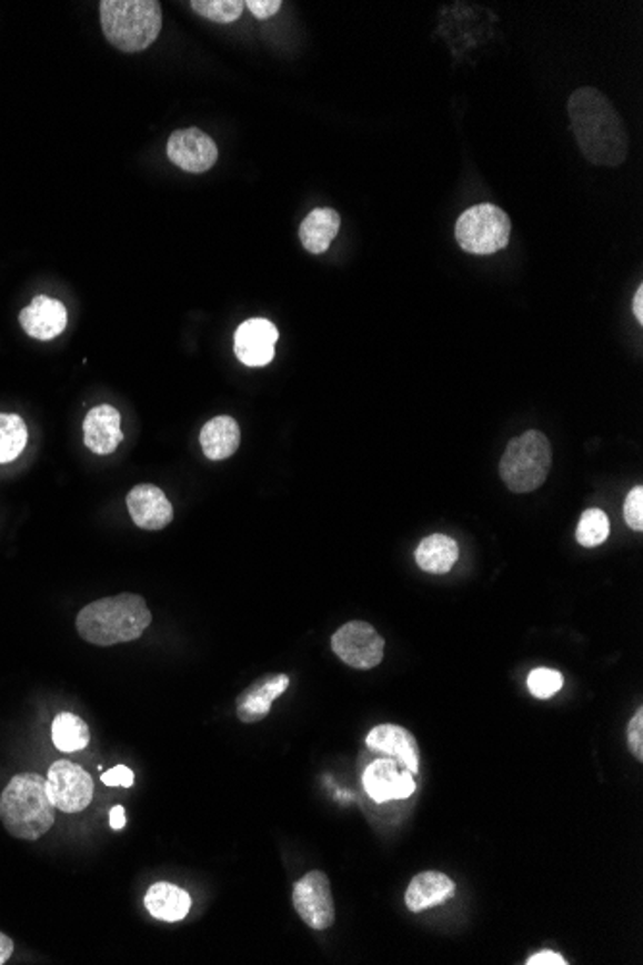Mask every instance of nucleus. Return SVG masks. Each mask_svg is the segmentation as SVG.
Here are the masks:
<instances>
[{"instance_id": "obj_29", "label": "nucleus", "mask_w": 643, "mask_h": 965, "mask_svg": "<svg viewBox=\"0 0 643 965\" xmlns=\"http://www.w3.org/2000/svg\"><path fill=\"white\" fill-rule=\"evenodd\" d=\"M629 747L636 760H643V710L640 707L636 715L629 723Z\"/></svg>"}, {"instance_id": "obj_9", "label": "nucleus", "mask_w": 643, "mask_h": 965, "mask_svg": "<svg viewBox=\"0 0 643 965\" xmlns=\"http://www.w3.org/2000/svg\"><path fill=\"white\" fill-rule=\"evenodd\" d=\"M293 906L311 929L324 931L335 922L332 886L324 872L307 873L293 888Z\"/></svg>"}, {"instance_id": "obj_26", "label": "nucleus", "mask_w": 643, "mask_h": 965, "mask_svg": "<svg viewBox=\"0 0 643 965\" xmlns=\"http://www.w3.org/2000/svg\"><path fill=\"white\" fill-rule=\"evenodd\" d=\"M189 7L210 22L232 23L239 20V16L243 14L245 2H241V0H191Z\"/></svg>"}, {"instance_id": "obj_25", "label": "nucleus", "mask_w": 643, "mask_h": 965, "mask_svg": "<svg viewBox=\"0 0 643 965\" xmlns=\"http://www.w3.org/2000/svg\"><path fill=\"white\" fill-rule=\"evenodd\" d=\"M609 532H611L609 516L601 509H587L580 519L576 542L582 547H597L607 540Z\"/></svg>"}, {"instance_id": "obj_16", "label": "nucleus", "mask_w": 643, "mask_h": 965, "mask_svg": "<svg viewBox=\"0 0 643 965\" xmlns=\"http://www.w3.org/2000/svg\"><path fill=\"white\" fill-rule=\"evenodd\" d=\"M20 324L26 330V334L33 340L51 342L64 332L66 324H68V312H66L64 303L59 299L37 295L31 301V305L26 306L20 312Z\"/></svg>"}, {"instance_id": "obj_23", "label": "nucleus", "mask_w": 643, "mask_h": 965, "mask_svg": "<svg viewBox=\"0 0 643 965\" xmlns=\"http://www.w3.org/2000/svg\"><path fill=\"white\" fill-rule=\"evenodd\" d=\"M91 731L83 718L73 713H60L52 721V742L60 752L73 754L89 746Z\"/></svg>"}, {"instance_id": "obj_21", "label": "nucleus", "mask_w": 643, "mask_h": 965, "mask_svg": "<svg viewBox=\"0 0 643 965\" xmlns=\"http://www.w3.org/2000/svg\"><path fill=\"white\" fill-rule=\"evenodd\" d=\"M341 219L333 209H317L301 222L299 240L312 254H322L330 249L340 233Z\"/></svg>"}, {"instance_id": "obj_33", "label": "nucleus", "mask_w": 643, "mask_h": 965, "mask_svg": "<svg viewBox=\"0 0 643 965\" xmlns=\"http://www.w3.org/2000/svg\"><path fill=\"white\" fill-rule=\"evenodd\" d=\"M12 952H14L12 938L4 935V933H0V965L7 964L10 956H12Z\"/></svg>"}, {"instance_id": "obj_19", "label": "nucleus", "mask_w": 643, "mask_h": 965, "mask_svg": "<svg viewBox=\"0 0 643 965\" xmlns=\"http://www.w3.org/2000/svg\"><path fill=\"white\" fill-rule=\"evenodd\" d=\"M147 912L160 922L178 923L185 919L191 909L188 891L172 883H154L145 894Z\"/></svg>"}, {"instance_id": "obj_28", "label": "nucleus", "mask_w": 643, "mask_h": 965, "mask_svg": "<svg viewBox=\"0 0 643 965\" xmlns=\"http://www.w3.org/2000/svg\"><path fill=\"white\" fill-rule=\"evenodd\" d=\"M624 521L630 529L642 532L643 530V487L636 486L630 492L624 501Z\"/></svg>"}, {"instance_id": "obj_8", "label": "nucleus", "mask_w": 643, "mask_h": 965, "mask_svg": "<svg viewBox=\"0 0 643 965\" xmlns=\"http://www.w3.org/2000/svg\"><path fill=\"white\" fill-rule=\"evenodd\" d=\"M47 792L60 812L80 813L93 802V777L78 763L60 760L49 770Z\"/></svg>"}, {"instance_id": "obj_17", "label": "nucleus", "mask_w": 643, "mask_h": 965, "mask_svg": "<svg viewBox=\"0 0 643 965\" xmlns=\"http://www.w3.org/2000/svg\"><path fill=\"white\" fill-rule=\"evenodd\" d=\"M83 442L94 455H110L123 442L122 414L117 406L99 405L83 421Z\"/></svg>"}, {"instance_id": "obj_12", "label": "nucleus", "mask_w": 643, "mask_h": 965, "mask_svg": "<svg viewBox=\"0 0 643 965\" xmlns=\"http://www.w3.org/2000/svg\"><path fill=\"white\" fill-rule=\"evenodd\" d=\"M278 328L267 319H251L235 330L233 351L245 366H267L274 361Z\"/></svg>"}, {"instance_id": "obj_11", "label": "nucleus", "mask_w": 643, "mask_h": 965, "mask_svg": "<svg viewBox=\"0 0 643 965\" xmlns=\"http://www.w3.org/2000/svg\"><path fill=\"white\" fill-rule=\"evenodd\" d=\"M362 784L366 794L376 804L411 798L416 791L411 771L401 770V765L390 757H380L376 762L370 763L362 775Z\"/></svg>"}, {"instance_id": "obj_2", "label": "nucleus", "mask_w": 643, "mask_h": 965, "mask_svg": "<svg viewBox=\"0 0 643 965\" xmlns=\"http://www.w3.org/2000/svg\"><path fill=\"white\" fill-rule=\"evenodd\" d=\"M152 613L138 594H120L89 603L78 613L76 629L93 646L109 647L141 639Z\"/></svg>"}, {"instance_id": "obj_31", "label": "nucleus", "mask_w": 643, "mask_h": 965, "mask_svg": "<svg viewBox=\"0 0 643 965\" xmlns=\"http://www.w3.org/2000/svg\"><path fill=\"white\" fill-rule=\"evenodd\" d=\"M245 7L251 10V14L254 18L268 20V18L278 14L283 4L280 0H249V2H245Z\"/></svg>"}, {"instance_id": "obj_13", "label": "nucleus", "mask_w": 643, "mask_h": 965, "mask_svg": "<svg viewBox=\"0 0 643 965\" xmlns=\"http://www.w3.org/2000/svg\"><path fill=\"white\" fill-rule=\"evenodd\" d=\"M366 746L370 752H378L383 757L395 760L403 770L411 771L412 775H419V742L405 726H374L366 736Z\"/></svg>"}, {"instance_id": "obj_18", "label": "nucleus", "mask_w": 643, "mask_h": 965, "mask_svg": "<svg viewBox=\"0 0 643 965\" xmlns=\"http://www.w3.org/2000/svg\"><path fill=\"white\" fill-rule=\"evenodd\" d=\"M453 894H455V883L445 873H419L406 888V907L414 914H420L430 907L445 904L449 898H453Z\"/></svg>"}, {"instance_id": "obj_27", "label": "nucleus", "mask_w": 643, "mask_h": 965, "mask_svg": "<svg viewBox=\"0 0 643 965\" xmlns=\"http://www.w3.org/2000/svg\"><path fill=\"white\" fill-rule=\"evenodd\" d=\"M561 688H563V675L559 671H555V669H534L528 675V690L537 700H547V697L555 696L556 692Z\"/></svg>"}, {"instance_id": "obj_6", "label": "nucleus", "mask_w": 643, "mask_h": 965, "mask_svg": "<svg viewBox=\"0 0 643 965\" xmlns=\"http://www.w3.org/2000/svg\"><path fill=\"white\" fill-rule=\"evenodd\" d=\"M513 224L503 209L482 203L464 211L455 225L456 243L470 254H493L511 241Z\"/></svg>"}, {"instance_id": "obj_30", "label": "nucleus", "mask_w": 643, "mask_h": 965, "mask_svg": "<svg viewBox=\"0 0 643 965\" xmlns=\"http://www.w3.org/2000/svg\"><path fill=\"white\" fill-rule=\"evenodd\" d=\"M101 778L107 786H123V788H130L135 783L133 771L125 765H117L114 770L107 771Z\"/></svg>"}, {"instance_id": "obj_35", "label": "nucleus", "mask_w": 643, "mask_h": 965, "mask_svg": "<svg viewBox=\"0 0 643 965\" xmlns=\"http://www.w3.org/2000/svg\"><path fill=\"white\" fill-rule=\"evenodd\" d=\"M632 312H634L637 322L643 324V285L637 288L636 295L632 299Z\"/></svg>"}, {"instance_id": "obj_32", "label": "nucleus", "mask_w": 643, "mask_h": 965, "mask_svg": "<svg viewBox=\"0 0 643 965\" xmlns=\"http://www.w3.org/2000/svg\"><path fill=\"white\" fill-rule=\"evenodd\" d=\"M528 965H566L569 962L553 951L537 952L534 956H530Z\"/></svg>"}, {"instance_id": "obj_10", "label": "nucleus", "mask_w": 643, "mask_h": 965, "mask_svg": "<svg viewBox=\"0 0 643 965\" xmlns=\"http://www.w3.org/2000/svg\"><path fill=\"white\" fill-rule=\"evenodd\" d=\"M168 159L175 167L185 170L189 174H203L217 164L218 147L209 133L188 128L178 130L170 135L167 145Z\"/></svg>"}, {"instance_id": "obj_1", "label": "nucleus", "mask_w": 643, "mask_h": 965, "mask_svg": "<svg viewBox=\"0 0 643 965\" xmlns=\"http://www.w3.org/2000/svg\"><path fill=\"white\" fill-rule=\"evenodd\" d=\"M566 109L584 159L595 167H621L629 157V130L607 94L595 88L576 89Z\"/></svg>"}, {"instance_id": "obj_4", "label": "nucleus", "mask_w": 643, "mask_h": 965, "mask_svg": "<svg viewBox=\"0 0 643 965\" xmlns=\"http://www.w3.org/2000/svg\"><path fill=\"white\" fill-rule=\"evenodd\" d=\"M102 33L118 51L149 49L162 30V8L157 0H102Z\"/></svg>"}, {"instance_id": "obj_22", "label": "nucleus", "mask_w": 643, "mask_h": 965, "mask_svg": "<svg viewBox=\"0 0 643 965\" xmlns=\"http://www.w3.org/2000/svg\"><path fill=\"white\" fill-rule=\"evenodd\" d=\"M414 560L426 573L445 574L459 560V545L453 537L445 534H432L420 542L414 552Z\"/></svg>"}, {"instance_id": "obj_14", "label": "nucleus", "mask_w": 643, "mask_h": 965, "mask_svg": "<svg viewBox=\"0 0 643 965\" xmlns=\"http://www.w3.org/2000/svg\"><path fill=\"white\" fill-rule=\"evenodd\" d=\"M125 505L130 511L131 521L141 530H162L174 521V507L167 494L152 484H139L133 487Z\"/></svg>"}, {"instance_id": "obj_15", "label": "nucleus", "mask_w": 643, "mask_h": 965, "mask_svg": "<svg viewBox=\"0 0 643 965\" xmlns=\"http://www.w3.org/2000/svg\"><path fill=\"white\" fill-rule=\"evenodd\" d=\"M290 676L278 673V675L262 676L251 686H247L235 702L239 721L251 725L267 718L272 704L290 688Z\"/></svg>"}, {"instance_id": "obj_3", "label": "nucleus", "mask_w": 643, "mask_h": 965, "mask_svg": "<svg viewBox=\"0 0 643 965\" xmlns=\"http://www.w3.org/2000/svg\"><path fill=\"white\" fill-rule=\"evenodd\" d=\"M47 781L36 773L16 775L0 794V821L10 835L20 841H39L54 825Z\"/></svg>"}, {"instance_id": "obj_34", "label": "nucleus", "mask_w": 643, "mask_h": 965, "mask_svg": "<svg viewBox=\"0 0 643 965\" xmlns=\"http://www.w3.org/2000/svg\"><path fill=\"white\" fill-rule=\"evenodd\" d=\"M110 827L114 828V831H120V828L125 827V812H123V806L112 807V812H110Z\"/></svg>"}, {"instance_id": "obj_24", "label": "nucleus", "mask_w": 643, "mask_h": 965, "mask_svg": "<svg viewBox=\"0 0 643 965\" xmlns=\"http://www.w3.org/2000/svg\"><path fill=\"white\" fill-rule=\"evenodd\" d=\"M28 445V426L20 414L0 413V465L12 463Z\"/></svg>"}, {"instance_id": "obj_20", "label": "nucleus", "mask_w": 643, "mask_h": 965, "mask_svg": "<svg viewBox=\"0 0 643 965\" xmlns=\"http://www.w3.org/2000/svg\"><path fill=\"white\" fill-rule=\"evenodd\" d=\"M201 450L210 461H224L232 458L241 443V430L232 416H217L201 430Z\"/></svg>"}, {"instance_id": "obj_7", "label": "nucleus", "mask_w": 643, "mask_h": 965, "mask_svg": "<svg viewBox=\"0 0 643 965\" xmlns=\"http://www.w3.org/2000/svg\"><path fill=\"white\" fill-rule=\"evenodd\" d=\"M332 650L349 667L369 671L382 663L385 642L372 624L351 621L333 634Z\"/></svg>"}, {"instance_id": "obj_5", "label": "nucleus", "mask_w": 643, "mask_h": 965, "mask_svg": "<svg viewBox=\"0 0 643 965\" xmlns=\"http://www.w3.org/2000/svg\"><path fill=\"white\" fill-rule=\"evenodd\" d=\"M551 465L553 453L550 440L540 430H528L506 445L499 463V474L511 492L528 494L547 480Z\"/></svg>"}]
</instances>
